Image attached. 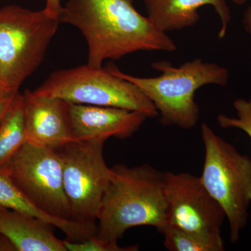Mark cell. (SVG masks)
Wrapping results in <instances>:
<instances>
[{
	"mask_svg": "<svg viewBox=\"0 0 251 251\" xmlns=\"http://www.w3.org/2000/svg\"><path fill=\"white\" fill-rule=\"evenodd\" d=\"M135 0H68L60 23L77 28L88 47L87 64L102 67L105 59L138 51L174 52L176 45L150 18L135 9Z\"/></svg>",
	"mask_w": 251,
	"mask_h": 251,
	"instance_id": "obj_1",
	"label": "cell"
},
{
	"mask_svg": "<svg viewBox=\"0 0 251 251\" xmlns=\"http://www.w3.org/2000/svg\"><path fill=\"white\" fill-rule=\"evenodd\" d=\"M111 170L95 236L120 251H138L137 246L122 247L117 242L132 227L151 226L161 232L168 226L165 173L148 164H117Z\"/></svg>",
	"mask_w": 251,
	"mask_h": 251,
	"instance_id": "obj_2",
	"label": "cell"
},
{
	"mask_svg": "<svg viewBox=\"0 0 251 251\" xmlns=\"http://www.w3.org/2000/svg\"><path fill=\"white\" fill-rule=\"evenodd\" d=\"M160 75L153 77L133 76L115 66L108 68L114 75L136 85L153 104L163 126H175L191 129L197 125L200 108L196 92L208 85L226 87L229 82L227 68L198 58L175 67L166 61L151 64Z\"/></svg>",
	"mask_w": 251,
	"mask_h": 251,
	"instance_id": "obj_3",
	"label": "cell"
},
{
	"mask_svg": "<svg viewBox=\"0 0 251 251\" xmlns=\"http://www.w3.org/2000/svg\"><path fill=\"white\" fill-rule=\"evenodd\" d=\"M204 161L201 181L226 214L229 241L237 244L247 227L251 204V158L206 124L201 126Z\"/></svg>",
	"mask_w": 251,
	"mask_h": 251,
	"instance_id": "obj_4",
	"label": "cell"
},
{
	"mask_svg": "<svg viewBox=\"0 0 251 251\" xmlns=\"http://www.w3.org/2000/svg\"><path fill=\"white\" fill-rule=\"evenodd\" d=\"M60 23L45 10L0 8V84L11 94L41 65Z\"/></svg>",
	"mask_w": 251,
	"mask_h": 251,
	"instance_id": "obj_5",
	"label": "cell"
},
{
	"mask_svg": "<svg viewBox=\"0 0 251 251\" xmlns=\"http://www.w3.org/2000/svg\"><path fill=\"white\" fill-rule=\"evenodd\" d=\"M33 92L68 103L126 109L148 118L158 116L153 104L136 85L114 75L108 68L87 64L56 71Z\"/></svg>",
	"mask_w": 251,
	"mask_h": 251,
	"instance_id": "obj_6",
	"label": "cell"
},
{
	"mask_svg": "<svg viewBox=\"0 0 251 251\" xmlns=\"http://www.w3.org/2000/svg\"><path fill=\"white\" fill-rule=\"evenodd\" d=\"M107 139L72 140L57 149L72 221L97 224L99 207L112 176L104 160Z\"/></svg>",
	"mask_w": 251,
	"mask_h": 251,
	"instance_id": "obj_7",
	"label": "cell"
},
{
	"mask_svg": "<svg viewBox=\"0 0 251 251\" xmlns=\"http://www.w3.org/2000/svg\"><path fill=\"white\" fill-rule=\"evenodd\" d=\"M3 168L39 209L57 219L72 220L57 150L26 143Z\"/></svg>",
	"mask_w": 251,
	"mask_h": 251,
	"instance_id": "obj_8",
	"label": "cell"
},
{
	"mask_svg": "<svg viewBox=\"0 0 251 251\" xmlns=\"http://www.w3.org/2000/svg\"><path fill=\"white\" fill-rule=\"evenodd\" d=\"M165 193L168 226L198 234L225 247L221 228L226 219V214L204 187L200 176L167 172Z\"/></svg>",
	"mask_w": 251,
	"mask_h": 251,
	"instance_id": "obj_9",
	"label": "cell"
},
{
	"mask_svg": "<svg viewBox=\"0 0 251 251\" xmlns=\"http://www.w3.org/2000/svg\"><path fill=\"white\" fill-rule=\"evenodd\" d=\"M67 112L73 140L130 138L148 118L126 109L83 104L68 103Z\"/></svg>",
	"mask_w": 251,
	"mask_h": 251,
	"instance_id": "obj_10",
	"label": "cell"
},
{
	"mask_svg": "<svg viewBox=\"0 0 251 251\" xmlns=\"http://www.w3.org/2000/svg\"><path fill=\"white\" fill-rule=\"evenodd\" d=\"M23 95L27 143L57 150L72 141L68 102L38 95L29 90L25 91Z\"/></svg>",
	"mask_w": 251,
	"mask_h": 251,
	"instance_id": "obj_11",
	"label": "cell"
},
{
	"mask_svg": "<svg viewBox=\"0 0 251 251\" xmlns=\"http://www.w3.org/2000/svg\"><path fill=\"white\" fill-rule=\"evenodd\" d=\"M148 17L161 30H181L192 27L200 20L198 9L205 5L214 6L221 21L219 33L224 39L231 21V13L225 0H143ZM237 5H243L247 0H231Z\"/></svg>",
	"mask_w": 251,
	"mask_h": 251,
	"instance_id": "obj_12",
	"label": "cell"
},
{
	"mask_svg": "<svg viewBox=\"0 0 251 251\" xmlns=\"http://www.w3.org/2000/svg\"><path fill=\"white\" fill-rule=\"evenodd\" d=\"M52 225L18 211L0 207V234L18 251H68L54 235Z\"/></svg>",
	"mask_w": 251,
	"mask_h": 251,
	"instance_id": "obj_13",
	"label": "cell"
},
{
	"mask_svg": "<svg viewBox=\"0 0 251 251\" xmlns=\"http://www.w3.org/2000/svg\"><path fill=\"white\" fill-rule=\"evenodd\" d=\"M26 143L24 98L18 92L0 122V169L8 164Z\"/></svg>",
	"mask_w": 251,
	"mask_h": 251,
	"instance_id": "obj_14",
	"label": "cell"
},
{
	"mask_svg": "<svg viewBox=\"0 0 251 251\" xmlns=\"http://www.w3.org/2000/svg\"><path fill=\"white\" fill-rule=\"evenodd\" d=\"M164 247L171 251H223L225 247L193 232L168 226L161 231Z\"/></svg>",
	"mask_w": 251,
	"mask_h": 251,
	"instance_id": "obj_15",
	"label": "cell"
},
{
	"mask_svg": "<svg viewBox=\"0 0 251 251\" xmlns=\"http://www.w3.org/2000/svg\"><path fill=\"white\" fill-rule=\"evenodd\" d=\"M233 107L236 117H229L220 114L217 122L224 128H237L244 131L251 140V99H237Z\"/></svg>",
	"mask_w": 251,
	"mask_h": 251,
	"instance_id": "obj_16",
	"label": "cell"
},
{
	"mask_svg": "<svg viewBox=\"0 0 251 251\" xmlns=\"http://www.w3.org/2000/svg\"><path fill=\"white\" fill-rule=\"evenodd\" d=\"M61 1L62 0H46V5L44 10L51 16L59 18V14L63 8L61 4Z\"/></svg>",
	"mask_w": 251,
	"mask_h": 251,
	"instance_id": "obj_17",
	"label": "cell"
},
{
	"mask_svg": "<svg viewBox=\"0 0 251 251\" xmlns=\"http://www.w3.org/2000/svg\"><path fill=\"white\" fill-rule=\"evenodd\" d=\"M16 94L17 93L0 98V122L2 120L3 117H4L5 114L9 109L10 105L12 103Z\"/></svg>",
	"mask_w": 251,
	"mask_h": 251,
	"instance_id": "obj_18",
	"label": "cell"
},
{
	"mask_svg": "<svg viewBox=\"0 0 251 251\" xmlns=\"http://www.w3.org/2000/svg\"><path fill=\"white\" fill-rule=\"evenodd\" d=\"M243 25L245 30L251 36V6L247 8L243 16Z\"/></svg>",
	"mask_w": 251,
	"mask_h": 251,
	"instance_id": "obj_19",
	"label": "cell"
},
{
	"mask_svg": "<svg viewBox=\"0 0 251 251\" xmlns=\"http://www.w3.org/2000/svg\"><path fill=\"white\" fill-rule=\"evenodd\" d=\"M13 94H15L10 93V92H8V91L6 90V89L1 85V84H0V98H1V97H8V96L13 95Z\"/></svg>",
	"mask_w": 251,
	"mask_h": 251,
	"instance_id": "obj_20",
	"label": "cell"
}]
</instances>
